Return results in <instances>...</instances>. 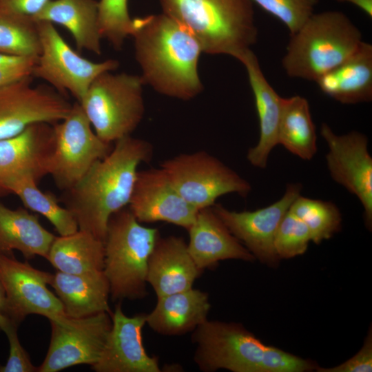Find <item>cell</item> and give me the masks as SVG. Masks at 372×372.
<instances>
[{
	"mask_svg": "<svg viewBox=\"0 0 372 372\" xmlns=\"http://www.w3.org/2000/svg\"><path fill=\"white\" fill-rule=\"evenodd\" d=\"M131 36L145 85L184 101L202 92L198 65L203 48L185 27L164 13L151 14L133 19Z\"/></svg>",
	"mask_w": 372,
	"mask_h": 372,
	"instance_id": "1",
	"label": "cell"
},
{
	"mask_svg": "<svg viewBox=\"0 0 372 372\" xmlns=\"http://www.w3.org/2000/svg\"><path fill=\"white\" fill-rule=\"evenodd\" d=\"M152 156L150 143L127 136L116 141L105 157L64 191L63 201L79 229L104 242L110 218L129 204L139 165L149 161Z\"/></svg>",
	"mask_w": 372,
	"mask_h": 372,
	"instance_id": "2",
	"label": "cell"
},
{
	"mask_svg": "<svg viewBox=\"0 0 372 372\" xmlns=\"http://www.w3.org/2000/svg\"><path fill=\"white\" fill-rule=\"evenodd\" d=\"M194 360L199 369L213 372H305L313 362L263 344L240 324L207 320L192 335Z\"/></svg>",
	"mask_w": 372,
	"mask_h": 372,
	"instance_id": "3",
	"label": "cell"
},
{
	"mask_svg": "<svg viewBox=\"0 0 372 372\" xmlns=\"http://www.w3.org/2000/svg\"><path fill=\"white\" fill-rule=\"evenodd\" d=\"M163 13L185 27L209 54L236 59L256 43L251 0H158Z\"/></svg>",
	"mask_w": 372,
	"mask_h": 372,
	"instance_id": "4",
	"label": "cell"
},
{
	"mask_svg": "<svg viewBox=\"0 0 372 372\" xmlns=\"http://www.w3.org/2000/svg\"><path fill=\"white\" fill-rule=\"evenodd\" d=\"M362 41L360 30L344 13H313L291 34L282 65L291 78L316 82L350 56Z\"/></svg>",
	"mask_w": 372,
	"mask_h": 372,
	"instance_id": "5",
	"label": "cell"
},
{
	"mask_svg": "<svg viewBox=\"0 0 372 372\" xmlns=\"http://www.w3.org/2000/svg\"><path fill=\"white\" fill-rule=\"evenodd\" d=\"M158 236V229L142 225L129 209L111 216L104 240L103 272L112 300L147 295V262Z\"/></svg>",
	"mask_w": 372,
	"mask_h": 372,
	"instance_id": "6",
	"label": "cell"
},
{
	"mask_svg": "<svg viewBox=\"0 0 372 372\" xmlns=\"http://www.w3.org/2000/svg\"><path fill=\"white\" fill-rule=\"evenodd\" d=\"M141 76L105 72L79 103L98 136L108 143L131 135L145 113Z\"/></svg>",
	"mask_w": 372,
	"mask_h": 372,
	"instance_id": "7",
	"label": "cell"
},
{
	"mask_svg": "<svg viewBox=\"0 0 372 372\" xmlns=\"http://www.w3.org/2000/svg\"><path fill=\"white\" fill-rule=\"evenodd\" d=\"M161 168L180 196L197 210L211 207L223 195L247 197L250 183L205 151L178 154L164 161Z\"/></svg>",
	"mask_w": 372,
	"mask_h": 372,
	"instance_id": "8",
	"label": "cell"
},
{
	"mask_svg": "<svg viewBox=\"0 0 372 372\" xmlns=\"http://www.w3.org/2000/svg\"><path fill=\"white\" fill-rule=\"evenodd\" d=\"M41 51L32 76L45 81L60 93H70L80 103L92 81L101 74L114 71L119 63L114 59L94 62L81 56L65 41L53 23L36 21Z\"/></svg>",
	"mask_w": 372,
	"mask_h": 372,
	"instance_id": "9",
	"label": "cell"
},
{
	"mask_svg": "<svg viewBox=\"0 0 372 372\" xmlns=\"http://www.w3.org/2000/svg\"><path fill=\"white\" fill-rule=\"evenodd\" d=\"M53 127L54 145L48 175L57 187L65 191L76 185L97 161L105 157L112 147L98 136L77 101L69 114Z\"/></svg>",
	"mask_w": 372,
	"mask_h": 372,
	"instance_id": "10",
	"label": "cell"
},
{
	"mask_svg": "<svg viewBox=\"0 0 372 372\" xmlns=\"http://www.w3.org/2000/svg\"><path fill=\"white\" fill-rule=\"evenodd\" d=\"M112 313L50 320L51 339L39 372H58L79 364H96L112 327Z\"/></svg>",
	"mask_w": 372,
	"mask_h": 372,
	"instance_id": "11",
	"label": "cell"
},
{
	"mask_svg": "<svg viewBox=\"0 0 372 372\" xmlns=\"http://www.w3.org/2000/svg\"><path fill=\"white\" fill-rule=\"evenodd\" d=\"M33 76L0 87V140L14 136L38 123L54 125L70 112L65 95L48 85L33 84Z\"/></svg>",
	"mask_w": 372,
	"mask_h": 372,
	"instance_id": "12",
	"label": "cell"
},
{
	"mask_svg": "<svg viewBox=\"0 0 372 372\" xmlns=\"http://www.w3.org/2000/svg\"><path fill=\"white\" fill-rule=\"evenodd\" d=\"M52 277L0 251V282L6 294L3 315L19 324L30 314L49 320L67 317L59 298L47 287Z\"/></svg>",
	"mask_w": 372,
	"mask_h": 372,
	"instance_id": "13",
	"label": "cell"
},
{
	"mask_svg": "<svg viewBox=\"0 0 372 372\" xmlns=\"http://www.w3.org/2000/svg\"><path fill=\"white\" fill-rule=\"evenodd\" d=\"M328 146L326 162L332 179L355 195L364 209L366 227L372 226V157L368 138L358 131L337 134L325 123L320 128Z\"/></svg>",
	"mask_w": 372,
	"mask_h": 372,
	"instance_id": "14",
	"label": "cell"
},
{
	"mask_svg": "<svg viewBox=\"0 0 372 372\" xmlns=\"http://www.w3.org/2000/svg\"><path fill=\"white\" fill-rule=\"evenodd\" d=\"M302 185L289 183L283 196L273 203L254 211H235L220 204L212 208L229 231L262 263L278 265L274 248L278 227L294 200L300 195Z\"/></svg>",
	"mask_w": 372,
	"mask_h": 372,
	"instance_id": "15",
	"label": "cell"
},
{
	"mask_svg": "<svg viewBox=\"0 0 372 372\" xmlns=\"http://www.w3.org/2000/svg\"><path fill=\"white\" fill-rule=\"evenodd\" d=\"M128 205L141 223L163 221L187 230L198 211L180 196L161 167L138 172Z\"/></svg>",
	"mask_w": 372,
	"mask_h": 372,
	"instance_id": "16",
	"label": "cell"
},
{
	"mask_svg": "<svg viewBox=\"0 0 372 372\" xmlns=\"http://www.w3.org/2000/svg\"><path fill=\"white\" fill-rule=\"evenodd\" d=\"M112 327L98 362L96 372H160L158 359L145 351L142 329L147 313L127 316L118 304L112 313Z\"/></svg>",
	"mask_w": 372,
	"mask_h": 372,
	"instance_id": "17",
	"label": "cell"
},
{
	"mask_svg": "<svg viewBox=\"0 0 372 372\" xmlns=\"http://www.w3.org/2000/svg\"><path fill=\"white\" fill-rule=\"evenodd\" d=\"M54 145L53 125L38 123L20 134L0 140V192L3 183L23 172L39 180L48 175L49 161Z\"/></svg>",
	"mask_w": 372,
	"mask_h": 372,
	"instance_id": "18",
	"label": "cell"
},
{
	"mask_svg": "<svg viewBox=\"0 0 372 372\" xmlns=\"http://www.w3.org/2000/svg\"><path fill=\"white\" fill-rule=\"evenodd\" d=\"M236 59L246 69L259 121V140L254 147L248 150L247 159L253 166L264 169L267 167L270 153L278 145L282 97L266 79L258 59L251 49L245 51Z\"/></svg>",
	"mask_w": 372,
	"mask_h": 372,
	"instance_id": "19",
	"label": "cell"
},
{
	"mask_svg": "<svg viewBox=\"0 0 372 372\" xmlns=\"http://www.w3.org/2000/svg\"><path fill=\"white\" fill-rule=\"evenodd\" d=\"M181 237H158L147 262V282L157 298L192 288L202 273Z\"/></svg>",
	"mask_w": 372,
	"mask_h": 372,
	"instance_id": "20",
	"label": "cell"
},
{
	"mask_svg": "<svg viewBox=\"0 0 372 372\" xmlns=\"http://www.w3.org/2000/svg\"><path fill=\"white\" fill-rule=\"evenodd\" d=\"M187 248L193 260L202 271L214 267L220 260L235 259L253 261V254L229 231L214 212L212 206L198 210L187 229Z\"/></svg>",
	"mask_w": 372,
	"mask_h": 372,
	"instance_id": "21",
	"label": "cell"
},
{
	"mask_svg": "<svg viewBox=\"0 0 372 372\" xmlns=\"http://www.w3.org/2000/svg\"><path fill=\"white\" fill-rule=\"evenodd\" d=\"M321 92L342 104L372 100V45L362 41L339 65L316 82Z\"/></svg>",
	"mask_w": 372,
	"mask_h": 372,
	"instance_id": "22",
	"label": "cell"
},
{
	"mask_svg": "<svg viewBox=\"0 0 372 372\" xmlns=\"http://www.w3.org/2000/svg\"><path fill=\"white\" fill-rule=\"evenodd\" d=\"M210 307L208 293L191 288L157 298L146 323L159 334L181 335L206 321Z\"/></svg>",
	"mask_w": 372,
	"mask_h": 372,
	"instance_id": "23",
	"label": "cell"
},
{
	"mask_svg": "<svg viewBox=\"0 0 372 372\" xmlns=\"http://www.w3.org/2000/svg\"><path fill=\"white\" fill-rule=\"evenodd\" d=\"M50 285L61 302L65 315L80 318L111 312L110 284L103 271L71 274L58 271Z\"/></svg>",
	"mask_w": 372,
	"mask_h": 372,
	"instance_id": "24",
	"label": "cell"
},
{
	"mask_svg": "<svg viewBox=\"0 0 372 372\" xmlns=\"http://www.w3.org/2000/svg\"><path fill=\"white\" fill-rule=\"evenodd\" d=\"M96 0H51L35 16V21L64 27L71 34L77 50L101 54L102 39Z\"/></svg>",
	"mask_w": 372,
	"mask_h": 372,
	"instance_id": "25",
	"label": "cell"
},
{
	"mask_svg": "<svg viewBox=\"0 0 372 372\" xmlns=\"http://www.w3.org/2000/svg\"><path fill=\"white\" fill-rule=\"evenodd\" d=\"M55 236L39 223V216L19 207L11 209L0 202V251L16 249L30 259L35 256L47 259Z\"/></svg>",
	"mask_w": 372,
	"mask_h": 372,
	"instance_id": "26",
	"label": "cell"
},
{
	"mask_svg": "<svg viewBox=\"0 0 372 372\" xmlns=\"http://www.w3.org/2000/svg\"><path fill=\"white\" fill-rule=\"evenodd\" d=\"M104 242L92 234L76 232L55 237L47 259L59 271L81 274L103 271Z\"/></svg>",
	"mask_w": 372,
	"mask_h": 372,
	"instance_id": "27",
	"label": "cell"
},
{
	"mask_svg": "<svg viewBox=\"0 0 372 372\" xmlns=\"http://www.w3.org/2000/svg\"><path fill=\"white\" fill-rule=\"evenodd\" d=\"M278 143L302 160L309 161L316 154V130L306 98L282 97Z\"/></svg>",
	"mask_w": 372,
	"mask_h": 372,
	"instance_id": "28",
	"label": "cell"
},
{
	"mask_svg": "<svg viewBox=\"0 0 372 372\" xmlns=\"http://www.w3.org/2000/svg\"><path fill=\"white\" fill-rule=\"evenodd\" d=\"M39 179L32 172H23L7 179L2 185L3 192L16 194L30 210L46 218L60 236L78 231V224L72 212L59 205L56 196L40 190Z\"/></svg>",
	"mask_w": 372,
	"mask_h": 372,
	"instance_id": "29",
	"label": "cell"
},
{
	"mask_svg": "<svg viewBox=\"0 0 372 372\" xmlns=\"http://www.w3.org/2000/svg\"><path fill=\"white\" fill-rule=\"evenodd\" d=\"M40 51L37 23L32 17L0 11V52L37 57Z\"/></svg>",
	"mask_w": 372,
	"mask_h": 372,
	"instance_id": "30",
	"label": "cell"
},
{
	"mask_svg": "<svg viewBox=\"0 0 372 372\" xmlns=\"http://www.w3.org/2000/svg\"><path fill=\"white\" fill-rule=\"evenodd\" d=\"M289 211L307 225L311 241L316 244L329 239L341 229V213L331 201L300 195L292 203Z\"/></svg>",
	"mask_w": 372,
	"mask_h": 372,
	"instance_id": "31",
	"label": "cell"
},
{
	"mask_svg": "<svg viewBox=\"0 0 372 372\" xmlns=\"http://www.w3.org/2000/svg\"><path fill=\"white\" fill-rule=\"evenodd\" d=\"M98 19L100 34L114 48L120 50L131 36L133 19L130 17L127 0H100Z\"/></svg>",
	"mask_w": 372,
	"mask_h": 372,
	"instance_id": "32",
	"label": "cell"
},
{
	"mask_svg": "<svg viewBox=\"0 0 372 372\" xmlns=\"http://www.w3.org/2000/svg\"><path fill=\"white\" fill-rule=\"evenodd\" d=\"M311 241L307 225L289 209L282 218L276 233L274 248L280 259L303 254Z\"/></svg>",
	"mask_w": 372,
	"mask_h": 372,
	"instance_id": "33",
	"label": "cell"
},
{
	"mask_svg": "<svg viewBox=\"0 0 372 372\" xmlns=\"http://www.w3.org/2000/svg\"><path fill=\"white\" fill-rule=\"evenodd\" d=\"M261 9L276 18L290 34L297 32L314 13L318 0H251Z\"/></svg>",
	"mask_w": 372,
	"mask_h": 372,
	"instance_id": "34",
	"label": "cell"
},
{
	"mask_svg": "<svg viewBox=\"0 0 372 372\" xmlns=\"http://www.w3.org/2000/svg\"><path fill=\"white\" fill-rule=\"evenodd\" d=\"M19 324L6 316L0 323V329L6 333L10 346L9 356L5 365H0V372H35L38 367L34 366L23 347L21 346L18 335Z\"/></svg>",
	"mask_w": 372,
	"mask_h": 372,
	"instance_id": "35",
	"label": "cell"
},
{
	"mask_svg": "<svg viewBox=\"0 0 372 372\" xmlns=\"http://www.w3.org/2000/svg\"><path fill=\"white\" fill-rule=\"evenodd\" d=\"M319 372H371L372 371V334L371 329L366 338L361 349L351 358L331 368L316 369Z\"/></svg>",
	"mask_w": 372,
	"mask_h": 372,
	"instance_id": "36",
	"label": "cell"
},
{
	"mask_svg": "<svg viewBox=\"0 0 372 372\" xmlns=\"http://www.w3.org/2000/svg\"><path fill=\"white\" fill-rule=\"evenodd\" d=\"M51 0H0V11L35 17Z\"/></svg>",
	"mask_w": 372,
	"mask_h": 372,
	"instance_id": "37",
	"label": "cell"
},
{
	"mask_svg": "<svg viewBox=\"0 0 372 372\" xmlns=\"http://www.w3.org/2000/svg\"><path fill=\"white\" fill-rule=\"evenodd\" d=\"M37 59V57L32 58L23 63L1 68L0 87L32 76Z\"/></svg>",
	"mask_w": 372,
	"mask_h": 372,
	"instance_id": "38",
	"label": "cell"
},
{
	"mask_svg": "<svg viewBox=\"0 0 372 372\" xmlns=\"http://www.w3.org/2000/svg\"><path fill=\"white\" fill-rule=\"evenodd\" d=\"M32 58L37 57H23L0 52V69L23 63Z\"/></svg>",
	"mask_w": 372,
	"mask_h": 372,
	"instance_id": "39",
	"label": "cell"
},
{
	"mask_svg": "<svg viewBox=\"0 0 372 372\" xmlns=\"http://www.w3.org/2000/svg\"><path fill=\"white\" fill-rule=\"evenodd\" d=\"M340 3H349L366 14L371 19L372 18V0H335Z\"/></svg>",
	"mask_w": 372,
	"mask_h": 372,
	"instance_id": "40",
	"label": "cell"
},
{
	"mask_svg": "<svg viewBox=\"0 0 372 372\" xmlns=\"http://www.w3.org/2000/svg\"><path fill=\"white\" fill-rule=\"evenodd\" d=\"M6 304V294L4 289L0 282V323L6 318L3 315V310Z\"/></svg>",
	"mask_w": 372,
	"mask_h": 372,
	"instance_id": "41",
	"label": "cell"
}]
</instances>
